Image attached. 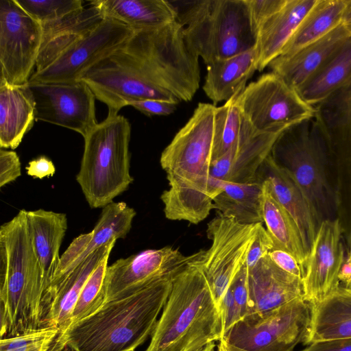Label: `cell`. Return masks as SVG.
I'll list each match as a JSON object with an SVG mask.
<instances>
[{
	"label": "cell",
	"instance_id": "6da1fadb",
	"mask_svg": "<svg viewBox=\"0 0 351 351\" xmlns=\"http://www.w3.org/2000/svg\"><path fill=\"white\" fill-rule=\"evenodd\" d=\"M216 107L199 103L161 154L169 188L160 199L168 219L197 224L214 209L213 199L221 193L210 176Z\"/></svg>",
	"mask_w": 351,
	"mask_h": 351
},
{
	"label": "cell",
	"instance_id": "7a4b0ae2",
	"mask_svg": "<svg viewBox=\"0 0 351 351\" xmlns=\"http://www.w3.org/2000/svg\"><path fill=\"white\" fill-rule=\"evenodd\" d=\"M173 279L156 280L128 297L104 303L71 326L48 351H135L152 336Z\"/></svg>",
	"mask_w": 351,
	"mask_h": 351
},
{
	"label": "cell",
	"instance_id": "3957f363",
	"mask_svg": "<svg viewBox=\"0 0 351 351\" xmlns=\"http://www.w3.org/2000/svg\"><path fill=\"white\" fill-rule=\"evenodd\" d=\"M22 209L0 227L1 339L40 328L41 269Z\"/></svg>",
	"mask_w": 351,
	"mask_h": 351
},
{
	"label": "cell",
	"instance_id": "277c9868",
	"mask_svg": "<svg viewBox=\"0 0 351 351\" xmlns=\"http://www.w3.org/2000/svg\"><path fill=\"white\" fill-rule=\"evenodd\" d=\"M222 338L219 308L204 274L191 263L173 278L145 351H199Z\"/></svg>",
	"mask_w": 351,
	"mask_h": 351
},
{
	"label": "cell",
	"instance_id": "5b68a950",
	"mask_svg": "<svg viewBox=\"0 0 351 351\" xmlns=\"http://www.w3.org/2000/svg\"><path fill=\"white\" fill-rule=\"evenodd\" d=\"M171 2L188 45L207 66L256 46L246 0Z\"/></svg>",
	"mask_w": 351,
	"mask_h": 351
},
{
	"label": "cell",
	"instance_id": "8992f818",
	"mask_svg": "<svg viewBox=\"0 0 351 351\" xmlns=\"http://www.w3.org/2000/svg\"><path fill=\"white\" fill-rule=\"evenodd\" d=\"M130 136L128 119L108 114L84 138V153L76 180L91 208H104L112 202L132 183Z\"/></svg>",
	"mask_w": 351,
	"mask_h": 351
},
{
	"label": "cell",
	"instance_id": "52a82bcc",
	"mask_svg": "<svg viewBox=\"0 0 351 351\" xmlns=\"http://www.w3.org/2000/svg\"><path fill=\"white\" fill-rule=\"evenodd\" d=\"M123 48L156 85L180 101L193 99L199 87V56L188 45L178 20L160 27L134 31Z\"/></svg>",
	"mask_w": 351,
	"mask_h": 351
},
{
	"label": "cell",
	"instance_id": "ba28073f",
	"mask_svg": "<svg viewBox=\"0 0 351 351\" xmlns=\"http://www.w3.org/2000/svg\"><path fill=\"white\" fill-rule=\"evenodd\" d=\"M270 154L289 171L319 215V209L326 199L325 162L330 153L324 133L315 116L282 131Z\"/></svg>",
	"mask_w": 351,
	"mask_h": 351
},
{
	"label": "cell",
	"instance_id": "9c48e42d",
	"mask_svg": "<svg viewBox=\"0 0 351 351\" xmlns=\"http://www.w3.org/2000/svg\"><path fill=\"white\" fill-rule=\"evenodd\" d=\"M311 319V305L300 297L273 310L245 316L222 339L246 351H294L305 342Z\"/></svg>",
	"mask_w": 351,
	"mask_h": 351
},
{
	"label": "cell",
	"instance_id": "30bf717a",
	"mask_svg": "<svg viewBox=\"0 0 351 351\" xmlns=\"http://www.w3.org/2000/svg\"><path fill=\"white\" fill-rule=\"evenodd\" d=\"M79 80L85 82L95 98L108 106V114H118L122 108L137 100L180 102L173 94L156 85L123 47L86 69Z\"/></svg>",
	"mask_w": 351,
	"mask_h": 351
},
{
	"label": "cell",
	"instance_id": "8fae6325",
	"mask_svg": "<svg viewBox=\"0 0 351 351\" xmlns=\"http://www.w3.org/2000/svg\"><path fill=\"white\" fill-rule=\"evenodd\" d=\"M258 224H242L217 212L207 225L211 245L199 251L192 264L204 274L219 308L224 294L246 263Z\"/></svg>",
	"mask_w": 351,
	"mask_h": 351
},
{
	"label": "cell",
	"instance_id": "7c38bea8",
	"mask_svg": "<svg viewBox=\"0 0 351 351\" xmlns=\"http://www.w3.org/2000/svg\"><path fill=\"white\" fill-rule=\"evenodd\" d=\"M243 117L258 132L280 133L289 126L315 116V108L296 90L271 72L247 85L238 96Z\"/></svg>",
	"mask_w": 351,
	"mask_h": 351
},
{
	"label": "cell",
	"instance_id": "4fadbf2b",
	"mask_svg": "<svg viewBox=\"0 0 351 351\" xmlns=\"http://www.w3.org/2000/svg\"><path fill=\"white\" fill-rule=\"evenodd\" d=\"M42 38L41 24L15 0H0V80L11 86L28 83Z\"/></svg>",
	"mask_w": 351,
	"mask_h": 351
},
{
	"label": "cell",
	"instance_id": "5bb4252c",
	"mask_svg": "<svg viewBox=\"0 0 351 351\" xmlns=\"http://www.w3.org/2000/svg\"><path fill=\"white\" fill-rule=\"evenodd\" d=\"M198 254L199 252L184 256L178 249L166 246L118 259L106 269L104 303L128 297L156 280L174 278L192 263Z\"/></svg>",
	"mask_w": 351,
	"mask_h": 351
},
{
	"label": "cell",
	"instance_id": "9a60e30c",
	"mask_svg": "<svg viewBox=\"0 0 351 351\" xmlns=\"http://www.w3.org/2000/svg\"><path fill=\"white\" fill-rule=\"evenodd\" d=\"M35 101L36 121L72 130L84 138L98 124L95 96L79 80L69 83L28 82Z\"/></svg>",
	"mask_w": 351,
	"mask_h": 351
},
{
	"label": "cell",
	"instance_id": "2e32d148",
	"mask_svg": "<svg viewBox=\"0 0 351 351\" xmlns=\"http://www.w3.org/2000/svg\"><path fill=\"white\" fill-rule=\"evenodd\" d=\"M134 31L113 19H105L89 34L65 51L51 65L34 72L29 82L69 83L79 81L93 64L123 47Z\"/></svg>",
	"mask_w": 351,
	"mask_h": 351
},
{
	"label": "cell",
	"instance_id": "e0dca14e",
	"mask_svg": "<svg viewBox=\"0 0 351 351\" xmlns=\"http://www.w3.org/2000/svg\"><path fill=\"white\" fill-rule=\"evenodd\" d=\"M340 219L322 220L310 247L302 278L304 299L316 304L341 287L339 274L346 255Z\"/></svg>",
	"mask_w": 351,
	"mask_h": 351
},
{
	"label": "cell",
	"instance_id": "ac0fdd59",
	"mask_svg": "<svg viewBox=\"0 0 351 351\" xmlns=\"http://www.w3.org/2000/svg\"><path fill=\"white\" fill-rule=\"evenodd\" d=\"M281 133L258 132L242 114L237 140L212 163L210 176L215 183L223 189L225 182L247 184L257 180L259 169Z\"/></svg>",
	"mask_w": 351,
	"mask_h": 351
},
{
	"label": "cell",
	"instance_id": "d6986e66",
	"mask_svg": "<svg viewBox=\"0 0 351 351\" xmlns=\"http://www.w3.org/2000/svg\"><path fill=\"white\" fill-rule=\"evenodd\" d=\"M248 315L269 311L304 297L302 279L278 267L268 254L248 269Z\"/></svg>",
	"mask_w": 351,
	"mask_h": 351
},
{
	"label": "cell",
	"instance_id": "ffe728a7",
	"mask_svg": "<svg viewBox=\"0 0 351 351\" xmlns=\"http://www.w3.org/2000/svg\"><path fill=\"white\" fill-rule=\"evenodd\" d=\"M351 36L341 23L330 33L288 56H278L268 65L298 91Z\"/></svg>",
	"mask_w": 351,
	"mask_h": 351
},
{
	"label": "cell",
	"instance_id": "44dd1931",
	"mask_svg": "<svg viewBox=\"0 0 351 351\" xmlns=\"http://www.w3.org/2000/svg\"><path fill=\"white\" fill-rule=\"evenodd\" d=\"M116 241L112 239L92 252L56 287L43 309L40 328H58L56 339L64 334L83 287L101 261L110 254Z\"/></svg>",
	"mask_w": 351,
	"mask_h": 351
},
{
	"label": "cell",
	"instance_id": "7402d4cb",
	"mask_svg": "<svg viewBox=\"0 0 351 351\" xmlns=\"http://www.w3.org/2000/svg\"><path fill=\"white\" fill-rule=\"evenodd\" d=\"M104 19L99 10L90 5L60 19L41 24L43 38L34 72H40L51 65Z\"/></svg>",
	"mask_w": 351,
	"mask_h": 351
},
{
	"label": "cell",
	"instance_id": "603a6c76",
	"mask_svg": "<svg viewBox=\"0 0 351 351\" xmlns=\"http://www.w3.org/2000/svg\"><path fill=\"white\" fill-rule=\"evenodd\" d=\"M258 173L269 182L274 197L293 218L310 247L322 221L291 173L271 154L263 162Z\"/></svg>",
	"mask_w": 351,
	"mask_h": 351
},
{
	"label": "cell",
	"instance_id": "cb8c5ba5",
	"mask_svg": "<svg viewBox=\"0 0 351 351\" xmlns=\"http://www.w3.org/2000/svg\"><path fill=\"white\" fill-rule=\"evenodd\" d=\"M314 108L330 156L339 166L351 170V83Z\"/></svg>",
	"mask_w": 351,
	"mask_h": 351
},
{
	"label": "cell",
	"instance_id": "d4e9b609",
	"mask_svg": "<svg viewBox=\"0 0 351 351\" xmlns=\"http://www.w3.org/2000/svg\"><path fill=\"white\" fill-rule=\"evenodd\" d=\"M27 219L42 271L44 296L60 263L59 251L67 230V217L65 213L38 209L27 211Z\"/></svg>",
	"mask_w": 351,
	"mask_h": 351
},
{
	"label": "cell",
	"instance_id": "484cf974",
	"mask_svg": "<svg viewBox=\"0 0 351 351\" xmlns=\"http://www.w3.org/2000/svg\"><path fill=\"white\" fill-rule=\"evenodd\" d=\"M317 0H287L285 5L260 28L256 44L257 71H262L279 56Z\"/></svg>",
	"mask_w": 351,
	"mask_h": 351
},
{
	"label": "cell",
	"instance_id": "4316f807",
	"mask_svg": "<svg viewBox=\"0 0 351 351\" xmlns=\"http://www.w3.org/2000/svg\"><path fill=\"white\" fill-rule=\"evenodd\" d=\"M35 121V101L28 83L11 86L0 80L1 148L16 149Z\"/></svg>",
	"mask_w": 351,
	"mask_h": 351
},
{
	"label": "cell",
	"instance_id": "83f0119b",
	"mask_svg": "<svg viewBox=\"0 0 351 351\" xmlns=\"http://www.w3.org/2000/svg\"><path fill=\"white\" fill-rule=\"evenodd\" d=\"M104 19L120 22L133 31L160 27L177 20L176 8L165 0H93Z\"/></svg>",
	"mask_w": 351,
	"mask_h": 351
},
{
	"label": "cell",
	"instance_id": "f1b7e54d",
	"mask_svg": "<svg viewBox=\"0 0 351 351\" xmlns=\"http://www.w3.org/2000/svg\"><path fill=\"white\" fill-rule=\"evenodd\" d=\"M256 46L233 57L216 61L207 66L203 90L213 105L228 101L239 95L247 81L257 71Z\"/></svg>",
	"mask_w": 351,
	"mask_h": 351
},
{
	"label": "cell",
	"instance_id": "f546056e",
	"mask_svg": "<svg viewBox=\"0 0 351 351\" xmlns=\"http://www.w3.org/2000/svg\"><path fill=\"white\" fill-rule=\"evenodd\" d=\"M261 206L263 222L273 240L274 249L291 254L304 271L310 247L293 218L274 197L265 179L262 184Z\"/></svg>",
	"mask_w": 351,
	"mask_h": 351
},
{
	"label": "cell",
	"instance_id": "4dcf8cb0",
	"mask_svg": "<svg viewBox=\"0 0 351 351\" xmlns=\"http://www.w3.org/2000/svg\"><path fill=\"white\" fill-rule=\"evenodd\" d=\"M351 338V292L340 289L322 302L311 305V325L304 343Z\"/></svg>",
	"mask_w": 351,
	"mask_h": 351
},
{
	"label": "cell",
	"instance_id": "1f68e13d",
	"mask_svg": "<svg viewBox=\"0 0 351 351\" xmlns=\"http://www.w3.org/2000/svg\"><path fill=\"white\" fill-rule=\"evenodd\" d=\"M350 83L351 36L298 93L314 107Z\"/></svg>",
	"mask_w": 351,
	"mask_h": 351
},
{
	"label": "cell",
	"instance_id": "d6a6232c",
	"mask_svg": "<svg viewBox=\"0 0 351 351\" xmlns=\"http://www.w3.org/2000/svg\"><path fill=\"white\" fill-rule=\"evenodd\" d=\"M346 2L347 0H317L280 56H288L295 53L341 25Z\"/></svg>",
	"mask_w": 351,
	"mask_h": 351
},
{
	"label": "cell",
	"instance_id": "836d02e7",
	"mask_svg": "<svg viewBox=\"0 0 351 351\" xmlns=\"http://www.w3.org/2000/svg\"><path fill=\"white\" fill-rule=\"evenodd\" d=\"M247 184L225 182L223 191L213 199L214 209L239 223L253 225L263 222L261 193L263 179Z\"/></svg>",
	"mask_w": 351,
	"mask_h": 351
},
{
	"label": "cell",
	"instance_id": "e575fe53",
	"mask_svg": "<svg viewBox=\"0 0 351 351\" xmlns=\"http://www.w3.org/2000/svg\"><path fill=\"white\" fill-rule=\"evenodd\" d=\"M136 213L125 202H111L102 208L99 219L92 230L93 237L82 257L81 263L92 252L112 239H125Z\"/></svg>",
	"mask_w": 351,
	"mask_h": 351
},
{
	"label": "cell",
	"instance_id": "d590c367",
	"mask_svg": "<svg viewBox=\"0 0 351 351\" xmlns=\"http://www.w3.org/2000/svg\"><path fill=\"white\" fill-rule=\"evenodd\" d=\"M239 95L234 96L223 106L216 107L213 162L226 153L239 136L242 120L237 101Z\"/></svg>",
	"mask_w": 351,
	"mask_h": 351
},
{
	"label": "cell",
	"instance_id": "8d00e7d4",
	"mask_svg": "<svg viewBox=\"0 0 351 351\" xmlns=\"http://www.w3.org/2000/svg\"><path fill=\"white\" fill-rule=\"evenodd\" d=\"M109 257L108 255L101 261L86 282L71 313L67 329L93 314L104 304V282Z\"/></svg>",
	"mask_w": 351,
	"mask_h": 351
},
{
	"label": "cell",
	"instance_id": "74e56055",
	"mask_svg": "<svg viewBox=\"0 0 351 351\" xmlns=\"http://www.w3.org/2000/svg\"><path fill=\"white\" fill-rule=\"evenodd\" d=\"M40 24L56 21L84 7L82 0H15Z\"/></svg>",
	"mask_w": 351,
	"mask_h": 351
},
{
	"label": "cell",
	"instance_id": "f35d334b",
	"mask_svg": "<svg viewBox=\"0 0 351 351\" xmlns=\"http://www.w3.org/2000/svg\"><path fill=\"white\" fill-rule=\"evenodd\" d=\"M59 333L56 326L27 330L19 335L1 338L0 351H48Z\"/></svg>",
	"mask_w": 351,
	"mask_h": 351
},
{
	"label": "cell",
	"instance_id": "ab89813d",
	"mask_svg": "<svg viewBox=\"0 0 351 351\" xmlns=\"http://www.w3.org/2000/svg\"><path fill=\"white\" fill-rule=\"evenodd\" d=\"M246 2L252 26L257 36L263 23L277 13L285 5L287 0H246Z\"/></svg>",
	"mask_w": 351,
	"mask_h": 351
},
{
	"label": "cell",
	"instance_id": "60d3db41",
	"mask_svg": "<svg viewBox=\"0 0 351 351\" xmlns=\"http://www.w3.org/2000/svg\"><path fill=\"white\" fill-rule=\"evenodd\" d=\"M274 244L263 223L258 224L254 240L250 247L246 265L248 269L253 267L260 259L267 256L273 250Z\"/></svg>",
	"mask_w": 351,
	"mask_h": 351
},
{
	"label": "cell",
	"instance_id": "b9f144b4",
	"mask_svg": "<svg viewBox=\"0 0 351 351\" xmlns=\"http://www.w3.org/2000/svg\"><path fill=\"white\" fill-rule=\"evenodd\" d=\"M247 275L248 268L245 263L230 286L241 319L248 314Z\"/></svg>",
	"mask_w": 351,
	"mask_h": 351
},
{
	"label": "cell",
	"instance_id": "7bdbcfd3",
	"mask_svg": "<svg viewBox=\"0 0 351 351\" xmlns=\"http://www.w3.org/2000/svg\"><path fill=\"white\" fill-rule=\"evenodd\" d=\"M21 175V164L14 151L0 149V187L16 180Z\"/></svg>",
	"mask_w": 351,
	"mask_h": 351
},
{
	"label": "cell",
	"instance_id": "ee69618b",
	"mask_svg": "<svg viewBox=\"0 0 351 351\" xmlns=\"http://www.w3.org/2000/svg\"><path fill=\"white\" fill-rule=\"evenodd\" d=\"M178 104L158 99H142L131 101L128 106L134 107L146 116H167L173 113Z\"/></svg>",
	"mask_w": 351,
	"mask_h": 351
},
{
	"label": "cell",
	"instance_id": "f6af8a7d",
	"mask_svg": "<svg viewBox=\"0 0 351 351\" xmlns=\"http://www.w3.org/2000/svg\"><path fill=\"white\" fill-rule=\"evenodd\" d=\"M268 256L278 267L302 280L304 270L291 254L282 250L273 249L269 252Z\"/></svg>",
	"mask_w": 351,
	"mask_h": 351
},
{
	"label": "cell",
	"instance_id": "bcb514c9",
	"mask_svg": "<svg viewBox=\"0 0 351 351\" xmlns=\"http://www.w3.org/2000/svg\"><path fill=\"white\" fill-rule=\"evenodd\" d=\"M25 169L28 176L38 179L53 176L56 172L54 164L45 156L30 160Z\"/></svg>",
	"mask_w": 351,
	"mask_h": 351
},
{
	"label": "cell",
	"instance_id": "7dc6e473",
	"mask_svg": "<svg viewBox=\"0 0 351 351\" xmlns=\"http://www.w3.org/2000/svg\"><path fill=\"white\" fill-rule=\"evenodd\" d=\"M300 351H351V338L313 342Z\"/></svg>",
	"mask_w": 351,
	"mask_h": 351
},
{
	"label": "cell",
	"instance_id": "c3c4849f",
	"mask_svg": "<svg viewBox=\"0 0 351 351\" xmlns=\"http://www.w3.org/2000/svg\"><path fill=\"white\" fill-rule=\"evenodd\" d=\"M339 279L343 284L342 287L351 289V258H345L344 262L341 267Z\"/></svg>",
	"mask_w": 351,
	"mask_h": 351
},
{
	"label": "cell",
	"instance_id": "681fc988",
	"mask_svg": "<svg viewBox=\"0 0 351 351\" xmlns=\"http://www.w3.org/2000/svg\"><path fill=\"white\" fill-rule=\"evenodd\" d=\"M342 24L351 34V0H347L343 14Z\"/></svg>",
	"mask_w": 351,
	"mask_h": 351
},
{
	"label": "cell",
	"instance_id": "f907efd6",
	"mask_svg": "<svg viewBox=\"0 0 351 351\" xmlns=\"http://www.w3.org/2000/svg\"><path fill=\"white\" fill-rule=\"evenodd\" d=\"M351 202V199H350ZM350 223L348 228V230L346 231V257L351 258V202H350ZM351 290V289H350Z\"/></svg>",
	"mask_w": 351,
	"mask_h": 351
},
{
	"label": "cell",
	"instance_id": "816d5d0a",
	"mask_svg": "<svg viewBox=\"0 0 351 351\" xmlns=\"http://www.w3.org/2000/svg\"><path fill=\"white\" fill-rule=\"evenodd\" d=\"M217 351H246L238 348H236L228 343H227L224 340H221L219 341V344L217 346Z\"/></svg>",
	"mask_w": 351,
	"mask_h": 351
},
{
	"label": "cell",
	"instance_id": "f5cc1de1",
	"mask_svg": "<svg viewBox=\"0 0 351 351\" xmlns=\"http://www.w3.org/2000/svg\"><path fill=\"white\" fill-rule=\"evenodd\" d=\"M215 347H216L215 343H212L207 345L206 346H205L204 348H202V350H200L199 351H215Z\"/></svg>",
	"mask_w": 351,
	"mask_h": 351
},
{
	"label": "cell",
	"instance_id": "db71d44e",
	"mask_svg": "<svg viewBox=\"0 0 351 351\" xmlns=\"http://www.w3.org/2000/svg\"><path fill=\"white\" fill-rule=\"evenodd\" d=\"M63 351H71L68 348H66L63 350Z\"/></svg>",
	"mask_w": 351,
	"mask_h": 351
},
{
	"label": "cell",
	"instance_id": "11a10c76",
	"mask_svg": "<svg viewBox=\"0 0 351 351\" xmlns=\"http://www.w3.org/2000/svg\"><path fill=\"white\" fill-rule=\"evenodd\" d=\"M346 290L351 292V291H350V290H348V289H346Z\"/></svg>",
	"mask_w": 351,
	"mask_h": 351
}]
</instances>
